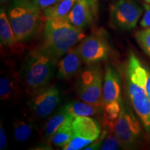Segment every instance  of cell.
Listing matches in <instances>:
<instances>
[{
	"label": "cell",
	"instance_id": "cell-7",
	"mask_svg": "<svg viewBox=\"0 0 150 150\" xmlns=\"http://www.w3.org/2000/svg\"><path fill=\"white\" fill-rule=\"evenodd\" d=\"M78 47L83 63L86 65L104 61L108 59L110 53L109 42L102 30L84 38Z\"/></svg>",
	"mask_w": 150,
	"mask_h": 150
},
{
	"label": "cell",
	"instance_id": "cell-17",
	"mask_svg": "<svg viewBox=\"0 0 150 150\" xmlns=\"http://www.w3.org/2000/svg\"><path fill=\"white\" fill-rule=\"evenodd\" d=\"M69 116L70 115L67 114L65 106H63L49 120L43 129L42 134V138L45 144L48 145L49 143L52 142L54 135Z\"/></svg>",
	"mask_w": 150,
	"mask_h": 150
},
{
	"label": "cell",
	"instance_id": "cell-18",
	"mask_svg": "<svg viewBox=\"0 0 150 150\" xmlns=\"http://www.w3.org/2000/svg\"><path fill=\"white\" fill-rule=\"evenodd\" d=\"M74 118L72 116H69L54 135L52 142L54 146L63 148L70 143L74 134L72 127V121Z\"/></svg>",
	"mask_w": 150,
	"mask_h": 150
},
{
	"label": "cell",
	"instance_id": "cell-14",
	"mask_svg": "<svg viewBox=\"0 0 150 150\" xmlns=\"http://www.w3.org/2000/svg\"><path fill=\"white\" fill-rule=\"evenodd\" d=\"M20 75L16 71L8 70L0 79V97L2 101L14 99L20 94Z\"/></svg>",
	"mask_w": 150,
	"mask_h": 150
},
{
	"label": "cell",
	"instance_id": "cell-1",
	"mask_svg": "<svg viewBox=\"0 0 150 150\" xmlns=\"http://www.w3.org/2000/svg\"><path fill=\"white\" fill-rule=\"evenodd\" d=\"M45 20L40 47L56 60L85 38L83 29L71 24L66 17Z\"/></svg>",
	"mask_w": 150,
	"mask_h": 150
},
{
	"label": "cell",
	"instance_id": "cell-21",
	"mask_svg": "<svg viewBox=\"0 0 150 150\" xmlns=\"http://www.w3.org/2000/svg\"><path fill=\"white\" fill-rule=\"evenodd\" d=\"M122 101L111 102L104 105V110H103L102 122L115 123V120L120 113Z\"/></svg>",
	"mask_w": 150,
	"mask_h": 150
},
{
	"label": "cell",
	"instance_id": "cell-30",
	"mask_svg": "<svg viewBox=\"0 0 150 150\" xmlns=\"http://www.w3.org/2000/svg\"><path fill=\"white\" fill-rule=\"evenodd\" d=\"M144 1H145V2L148 3V4H150V0H144Z\"/></svg>",
	"mask_w": 150,
	"mask_h": 150
},
{
	"label": "cell",
	"instance_id": "cell-22",
	"mask_svg": "<svg viewBox=\"0 0 150 150\" xmlns=\"http://www.w3.org/2000/svg\"><path fill=\"white\" fill-rule=\"evenodd\" d=\"M136 38L140 47L150 57V27L137 32Z\"/></svg>",
	"mask_w": 150,
	"mask_h": 150
},
{
	"label": "cell",
	"instance_id": "cell-26",
	"mask_svg": "<svg viewBox=\"0 0 150 150\" xmlns=\"http://www.w3.org/2000/svg\"><path fill=\"white\" fill-rule=\"evenodd\" d=\"M144 8H145V14L140 21V25L143 28L150 27V5L149 4H144Z\"/></svg>",
	"mask_w": 150,
	"mask_h": 150
},
{
	"label": "cell",
	"instance_id": "cell-9",
	"mask_svg": "<svg viewBox=\"0 0 150 150\" xmlns=\"http://www.w3.org/2000/svg\"><path fill=\"white\" fill-rule=\"evenodd\" d=\"M114 132L124 148L132 147L140 135L139 122L122 101L120 113L115 122Z\"/></svg>",
	"mask_w": 150,
	"mask_h": 150
},
{
	"label": "cell",
	"instance_id": "cell-3",
	"mask_svg": "<svg viewBox=\"0 0 150 150\" xmlns=\"http://www.w3.org/2000/svg\"><path fill=\"white\" fill-rule=\"evenodd\" d=\"M127 75V91L131 104L145 128L150 131V102L146 87L147 70L133 54L129 58Z\"/></svg>",
	"mask_w": 150,
	"mask_h": 150
},
{
	"label": "cell",
	"instance_id": "cell-25",
	"mask_svg": "<svg viewBox=\"0 0 150 150\" xmlns=\"http://www.w3.org/2000/svg\"><path fill=\"white\" fill-rule=\"evenodd\" d=\"M34 4L41 11H44L46 8L52 6L59 1L60 0H31Z\"/></svg>",
	"mask_w": 150,
	"mask_h": 150
},
{
	"label": "cell",
	"instance_id": "cell-13",
	"mask_svg": "<svg viewBox=\"0 0 150 150\" xmlns=\"http://www.w3.org/2000/svg\"><path fill=\"white\" fill-rule=\"evenodd\" d=\"M79 47H73L60 60L58 65L57 76L60 79H68L80 71L82 63Z\"/></svg>",
	"mask_w": 150,
	"mask_h": 150
},
{
	"label": "cell",
	"instance_id": "cell-27",
	"mask_svg": "<svg viewBox=\"0 0 150 150\" xmlns=\"http://www.w3.org/2000/svg\"><path fill=\"white\" fill-rule=\"evenodd\" d=\"M7 145V136L6 134V131L2 127V125H1L0 127V149L2 150L4 149Z\"/></svg>",
	"mask_w": 150,
	"mask_h": 150
},
{
	"label": "cell",
	"instance_id": "cell-23",
	"mask_svg": "<svg viewBox=\"0 0 150 150\" xmlns=\"http://www.w3.org/2000/svg\"><path fill=\"white\" fill-rule=\"evenodd\" d=\"M122 147L120 140L115 132H108L103 142L100 149L102 150H116Z\"/></svg>",
	"mask_w": 150,
	"mask_h": 150
},
{
	"label": "cell",
	"instance_id": "cell-24",
	"mask_svg": "<svg viewBox=\"0 0 150 150\" xmlns=\"http://www.w3.org/2000/svg\"><path fill=\"white\" fill-rule=\"evenodd\" d=\"M108 131L106 130V129H104V130L102 131V132H101L100 136L97 140H95L93 142H92L91 144H90L89 145H88L87 147L84 148L83 149L85 150H97L101 149L102 145L104 142V140L106 138V136H107Z\"/></svg>",
	"mask_w": 150,
	"mask_h": 150
},
{
	"label": "cell",
	"instance_id": "cell-28",
	"mask_svg": "<svg viewBox=\"0 0 150 150\" xmlns=\"http://www.w3.org/2000/svg\"><path fill=\"white\" fill-rule=\"evenodd\" d=\"M147 70V81H146V87H147V95L149 97V99L150 102V70L146 68Z\"/></svg>",
	"mask_w": 150,
	"mask_h": 150
},
{
	"label": "cell",
	"instance_id": "cell-16",
	"mask_svg": "<svg viewBox=\"0 0 150 150\" xmlns=\"http://www.w3.org/2000/svg\"><path fill=\"white\" fill-rule=\"evenodd\" d=\"M67 112L73 117L77 116H93L102 113L104 105L86 102H74L65 105Z\"/></svg>",
	"mask_w": 150,
	"mask_h": 150
},
{
	"label": "cell",
	"instance_id": "cell-5",
	"mask_svg": "<svg viewBox=\"0 0 150 150\" xmlns=\"http://www.w3.org/2000/svg\"><path fill=\"white\" fill-rule=\"evenodd\" d=\"M103 70L99 63L87 65L79 76L76 90L82 101L91 104L104 105Z\"/></svg>",
	"mask_w": 150,
	"mask_h": 150
},
{
	"label": "cell",
	"instance_id": "cell-4",
	"mask_svg": "<svg viewBox=\"0 0 150 150\" xmlns=\"http://www.w3.org/2000/svg\"><path fill=\"white\" fill-rule=\"evenodd\" d=\"M42 11L31 0H13L8 11L11 27L20 42L32 39L45 18Z\"/></svg>",
	"mask_w": 150,
	"mask_h": 150
},
{
	"label": "cell",
	"instance_id": "cell-15",
	"mask_svg": "<svg viewBox=\"0 0 150 150\" xmlns=\"http://www.w3.org/2000/svg\"><path fill=\"white\" fill-rule=\"evenodd\" d=\"M0 41L1 47L20 51L21 42L17 38L4 8H1L0 12Z\"/></svg>",
	"mask_w": 150,
	"mask_h": 150
},
{
	"label": "cell",
	"instance_id": "cell-20",
	"mask_svg": "<svg viewBox=\"0 0 150 150\" xmlns=\"http://www.w3.org/2000/svg\"><path fill=\"white\" fill-rule=\"evenodd\" d=\"M33 125L24 120H18L13 125L14 138L17 141L25 142L31 137L33 133Z\"/></svg>",
	"mask_w": 150,
	"mask_h": 150
},
{
	"label": "cell",
	"instance_id": "cell-6",
	"mask_svg": "<svg viewBox=\"0 0 150 150\" xmlns=\"http://www.w3.org/2000/svg\"><path fill=\"white\" fill-rule=\"evenodd\" d=\"M73 138L64 150H80L93 142L101 134V126L91 116H77L73 119Z\"/></svg>",
	"mask_w": 150,
	"mask_h": 150
},
{
	"label": "cell",
	"instance_id": "cell-8",
	"mask_svg": "<svg viewBox=\"0 0 150 150\" xmlns=\"http://www.w3.org/2000/svg\"><path fill=\"white\" fill-rule=\"evenodd\" d=\"M142 14V7L134 0H118L110 8V22L120 30L134 29Z\"/></svg>",
	"mask_w": 150,
	"mask_h": 150
},
{
	"label": "cell",
	"instance_id": "cell-29",
	"mask_svg": "<svg viewBox=\"0 0 150 150\" xmlns=\"http://www.w3.org/2000/svg\"><path fill=\"white\" fill-rule=\"evenodd\" d=\"M0 1H1V4H5L6 2H11V1H13V0H0Z\"/></svg>",
	"mask_w": 150,
	"mask_h": 150
},
{
	"label": "cell",
	"instance_id": "cell-11",
	"mask_svg": "<svg viewBox=\"0 0 150 150\" xmlns=\"http://www.w3.org/2000/svg\"><path fill=\"white\" fill-rule=\"evenodd\" d=\"M97 0H79L66 18L75 27L84 29L93 23L97 16Z\"/></svg>",
	"mask_w": 150,
	"mask_h": 150
},
{
	"label": "cell",
	"instance_id": "cell-19",
	"mask_svg": "<svg viewBox=\"0 0 150 150\" xmlns=\"http://www.w3.org/2000/svg\"><path fill=\"white\" fill-rule=\"evenodd\" d=\"M79 0H60L43 11L45 19L65 18Z\"/></svg>",
	"mask_w": 150,
	"mask_h": 150
},
{
	"label": "cell",
	"instance_id": "cell-2",
	"mask_svg": "<svg viewBox=\"0 0 150 150\" xmlns=\"http://www.w3.org/2000/svg\"><path fill=\"white\" fill-rule=\"evenodd\" d=\"M58 60L38 47L29 52L22 63L20 77L31 94L46 87L55 71Z\"/></svg>",
	"mask_w": 150,
	"mask_h": 150
},
{
	"label": "cell",
	"instance_id": "cell-12",
	"mask_svg": "<svg viewBox=\"0 0 150 150\" xmlns=\"http://www.w3.org/2000/svg\"><path fill=\"white\" fill-rule=\"evenodd\" d=\"M104 105L111 102H121V79L117 70L107 64L105 69L103 84Z\"/></svg>",
	"mask_w": 150,
	"mask_h": 150
},
{
	"label": "cell",
	"instance_id": "cell-10",
	"mask_svg": "<svg viewBox=\"0 0 150 150\" xmlns=\"http://www.w3.org/2000/svg\"><path fill=\"white\" fill-rule=\"evenodd\" d=\"M32 95L28 104L38 117H47L61 102L60 92L54 86H46Z\"/></svg>",
	"mask_w": 150,
	"mask_h": 150
}]
</instances>
